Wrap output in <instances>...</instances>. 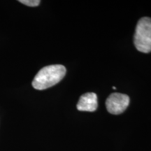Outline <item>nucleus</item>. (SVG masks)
Instances as JSON below:
<instances>
[{
    "label": "nucleus",
    "mask_w": 151,
    "mask_h": 151,
    "mask_svg": "<svg viewBox=\"0 0 151 151\" xmlns=\"http://www.w3.org/2000/svg\"><path fill=\"white\" fill-rule=\"evenodd\" d=\"M67 72L62 65H52L42 68L35 76L32 86L36 90H43L52 87L65 77Z\"/></svg>",
    "instance_id": "1"
},
{
    "label": "nucleus",
    "mask_w": 151,
    "mask_h": 151,
    "mask_svg": "<svg viewBox=\"0 0 151 151\" xmlns=\"http://www.w3.org/2000/svg\"><path fill=\"white\" fill-rule=\"evenodd\" d=\"M134 43L136 48L143 53L151 52V18L144 17L139 20L135 29Z\"/></svg>",
    "instance_id": "2"
},
{
    "label": "nucleus",
    "mask_w": 151,
    "mask_h": 151,
    "mask_svg": "<svg viewBox=\"0 0 151 151\" xmlns=\"http://www.w3.org/2000/svg\"><path fill=\"white\" fill-rule=\"evenodd\" d=\"M130 99L127 94L113 93L107 98L106 106L107 111L111 114H121L127 109L129 104Z\"/></svg>",
    "instance_id": "3"
},
{
    "label": "nucleus",
    "mask_w": 151,
    "mask_h": 151,
    "mask_svg": "<svg viewBox=\"0 0 151 151\" xmlns=\"http://www.w3.org/2000/svg\"><path fill=\"white\" fill-rule=\"evenodd\" d=\"M97 96L94 92L83 94L79 99L76 107L78 111L93 112L97 109Z\"/></svg>",
    "instance_id": "4"
},
{
    "label": "nucleus",
    "mask_w": 151,
    "mask_h": 151,
    "mask_svg": "<svg viewBox=\"0 0 151 151\" xmlns=\"http://www.w3.org/2000/svg\"><path fill=\"white\" fill-rule=\"evenodd\" d=\"M19 2L23 4L24 5H27L28 6L35 7L39 6L41 1L39 0H20Z\"/></svg>",
    "instance_id": "5"
},
{
    "label": "nucleus",
    "mask_w": 151,
    "mask_h": 151,
    "mask_svg": "<svg viewBox=\"0 0 151 151\" xmlns=\"http://www.w3.org/2000/svg\"><path fill=\"white\" fill-rule=\"evenodd\" d=\"M113 90H116V87H113Z\"/></svg>",
    "instance_id": "6"
}]
</instances>
